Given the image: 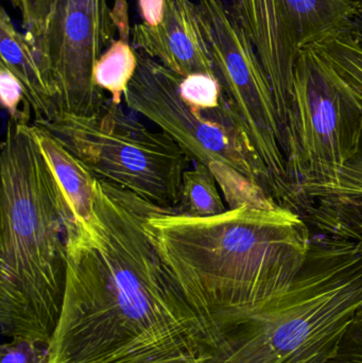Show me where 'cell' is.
<instances>
[{"instance_id":"obj_25","label":"cell","mask_w":362,"mask_h":363,"mask_svg":"<svg viewBox=\"0 0 362 363\" xmlns=\"http://www.w3.org/2000/svg\"><path fill=\"white\" fill-rule=\"evenodd\" d=\"M355 2H356L357 4H362V0H354Z\"/></svg>"},{"instance_id":"obj_17","label":"cell","mask_w":362,"mask_h":363,"mask_svg":"<svg viewBox=\"0 0 362 363\" xmlns=\"http://www.w3.org/2000/svg\"><path fill=\"white\" fill-rule=\"evenodd\" d=\"M312 47L331 63L362 104V48L353 40L350 32Z\"/></svg>"},{"instance_id":"obj_23","label":"cell","mask_w":362,"mask_h":363,"mask_svg":"<svg viewBox=\"0 0 362 363\" xmlns=\"http://www.w3.org/2000/svg\"><path fill=\"white\" fill-rule=\"evenodd\" d=\"M350 34L362 48V4H357V12L351 25Z\"/></svg>"},{"instance_id":"obj_18","label":"cell","mask_w":362,"mask_h":363,"mask_svg":"<svg viewBox=\"0 0 362 363\" xmlns=\"http://www.w3.org/2000/svg\"><path fill=\"white\" fill-rule=\"evenodd\" d=\"M183 99L200 110L218 108L223 99L222 89L216 77L195 74L183 77L180 84Z\"/></svg>"},{"instance_id":"obj_3","label":"cell","mask_w":362,"mask_h":363,"mask_svg":"<svg viewBox=\"0 0 362 363\" xmlns=\"http://www.w3.org/2000/svg\"><path fill=\"white\" fill-rule=\"evenodd\" d=\"M0 324L50 345L63 308L72 206L31 123L9 119L0 155Z\"/></svg>"},{"instance_id":"obj_14","label":"cell","mask_w":362,"mask_h":363,"mask_svg":"<svg viewBox=\"0 0 362 363\" xmlns=\"http://www.w3.org/2000/svg\"><path fill=\"white\" fill-rule=\"evenodd\" d=\"M32 128L45 159L72 206L77 223L91 225L95 211V177L49 130L33 123Z\"/></svg>"},{"instance_id":"obj_22","label":"cell","mask_w":362,"mask_h":363,"mask_svg":"<svg viewBox=\"0 0 362 363\" xmlns=\"http://www.w3.org/2000/svg\"><path fill=\"white\" fill-rule=\"evenodd\" d=\"M138 9L142 23L146 25H159L164 18L166 0H138Z\"/></svg>"},{"instance_id":"obj_7","label":"cell","mask_w":362,"mask_h":363,"mask_svg":"<svg viewBox=\"0 0 362 363\" xmlns=\"http://www.w3.org/2000/svg\"><path fill=\"white\" fill-rule=\"evenodd\" d=\"M137 59L123 96L128 108L165 132L195 163L234 170L276 201L271 174L225 96L218 108L200 110L181 96L183 77L142 51L137 50Z\"/></svg>"},{"instance_id":"obj_10","label":"cell","mask_w":362,"mask_h":363,"mask_svg":"<svg viewBox=\"0 0 362 363\" xmlns=\"http://www.w3.org/2000/svg\"><path fill=\"white\" fill-rule=\"evenodd\" d=\"M117 33L108 0H52L32 44L57 94L59 116H94L103 110L108 99L94 72Z\"/></svg>"},{"instance_id":"obj_21","label":"cell","mask_w":362,"mask_h":363,"mask_svg":"<svg viewBox=\"0 0 362 363\" xmlns=\"http://www.w3.org/2000/svg\"><path fill=\"white\" fill-rule=\"evenodd\" d=\"M21 16L23 28L30 40L40 35L52 0H6Z\"/></svg>"},{"instance_id":"obj_2","label":"cell","mask_w":362,"mask_h":363,"mask_svg":"<svg viewBox=\"0 0 362 363\" xmlns=\"http://www.w3.org/2000/svg\"><path fill=\"white\" fill-rule=\"evenodd\" d=\"M145 230L159 264L203 323L213 350L230 330L290 288L312 242L303 216L283 206L244 204L210 217L157 207Z\"/></svg>"},{"instance_id":"obj_13","label":"cell","mask_w":362,"mask_h":363,"mask_svg":"<svg viewBox=\"0 0 362 363\" xmlns=\"http://www.w3.org/2000/svg\"><path fill=\"white\" fill-rule=\"evenodd\" d=\"M0 53L1 65L23 87L33 113V123L55 121L59 116L57 94L43 74L32 40L16 29L4 8L0 12Z\"/></svg>"},{"instance_id":"obj_4","label":"cell","mask_w":362,"mask_h":363,"mask_svg":"<svg viewBox=\"0 0 362 363\" xmlns=\"http://www.w3.org/2000/svg\"><path fill=\"white\" fill-rule=\"evenodd\" d=\"M361 306V252L350 241L312 237L290 288L198 363H329Z\"/></svg>"},{"instance_id":"obj_9","label":"cell","mask_w":362,"mask_h":363,"mask_svg":"<svg viewBox=\"0 0 362 363\" xmlns=\"http://www.w3.org/2000/svg\"><path fill=\"white\" fill-rule=\"evenodd\" d=\"M229 9L267 74L284 136L300 55L308 47L350 32L357 4L354 0H230Z\"/></svg>"},{"instance_id":"obj_20","label":"cell","mask_w":362,"mask_h":363,"mask_svg":"<svg viewBox=\"0 0 362 363\" xmlns=\"http://www.w3.org/2000/svg\"><path fill=\"white\" fill-rule=\"evenodd\" d=\"M48 349L28 339H11L2 345L1 363H47Z\"/></svg>"},{"instance_id":"obj_19","label":"cell","mask_w":362,"mask_h":363,"mask_svg":"<svg viewBox=\"0 0 362 363\" xmlns=\"http://www.w3.org/2000/svg\"><path fill=\"white\" fill-rule=\"evenodd\" d=\"M0 99L9 114V119L19 123H30L32 108L25 97L23 87L16 78L0 65Z\"/></svg>"},{"instance_id":"obj_6","label":"cell","mask_w":362,"mask_h":363,"mask_svg":"<svg viewBox=\"0 0 362 363\" xmlns=\"http://www.w3.org/2000/svg\"><path fill=\"white\" fill-rule=\"evenodd\" d=\"M283 138L287 174L295 196L306 184L335 180L361 151L362 104L312 46L302 51L295 65Z\"/></svg>"},{"instance_id":"obj_12","label":"cell","mask_w":362,"mask_h":363,"mask_svg":"<svg viewBox=\"0 0 362 363\" xmlns=\"http://www.w3.org/2000/svg\"><path fill=\"white\" fill-rule=\"evenodd\" d=\"M297 202L310 226L354 243L362 253V145L335 180L299 187Z\"/></svg>"},{"instance_id":"obj_15","label":"cell","mask_w":362,"mask_h":363,"mask_svg":"<svg viewBox=\"0 0 362 363\" xmlns=\"http://www.w3.org/2000/svg\"><path fill=\"white\" fill-rule=\"evenodd\" d=\"M137 63V50L130 42V36H119L98 60L95 81L102 91L110 94L111 101L121 104Z\"/></svg>"},{"instance_id":"obj_11","label":"cell","mask_w":362,"mask_h":363,"mask_svg":"<svg viewBox=\"0 0 362 363\" xmlns=\"http://www.w3.org/2000/svg\"><path fill=\"white\" fill-rule=\"evenodd\" d=\"M132 45L181 77L215 76L199 6L191 0H166L159 25L134 26Z\"/></svg>"},{"instance_id":"obj_8","label":"cell","mask_w":362,"mask_h":363,"mask_svg":"<svg viewBox=\"0 0 362 363\" xmlns=\"http://www.w3.org/2000/svg\"><path fill=\"white\" fill-rule=\"evenodd\" d=\"M200 17L215 76L271 174L276 201L297 211L287 174L276 98L254 47L222 0H199Z\"/></svg>"},{"instance_id":"obj_1","label":"cell","mask_w":362,"mask_h":363,"mask_svg":"<svg viewBox=\"0 0 362 363\" xmlns=\"http://www.w3.org/2000/svg\"><path fill=\"white\" fill-rule=\"evenodd\" d=\"M157 207L96 179L91 225L74 222L68 232L65 296L47 363H153L212 352L147 236Z\"/></svg>"},{"instance_id":"obj_24","label":"cell","mask_w":362,"mask_h":363,"mask_svg":"<svg viewBox=\"0 0 362 363\" xmlns=\"http://www.w3.org/2000/svg\"><path fill=\"white\" fill-rule=\"evenodd\" d=\"M202 359L191 357H181L174 358V359L163 360V362H153V363H198Z\"/></svg>"},{"instance_id":"obj_5","label":"cell","mask_w":362,"mask_h":363,"mask_svg":"<svg viewBox=\"0 0 362 363\" xmlns=\"http://www.w3.org/2000/svg\"><path fill=\"white\" fill-rule=\"evenodd\" d=\"M40 125L98 180L164 209L178 211L183 174L193 160L165 132L154 131L108 99L94 116H57Z\"/></svg>"},{"instance_id":"obj_16","label":"cell","mask_w":362,"mask_h":363,"mask_svg":"<svg viewBox=\"0 0 362 363\" xmlns=\"http://www.w3.org/2000/svg\"><path fill=\"white\" fill-rule=\"evenodd\" d=\"M218 183L208 166L195 163L183 174L178 211L191 217H210L227 211Z\"/></svg>"}]
</instances>
